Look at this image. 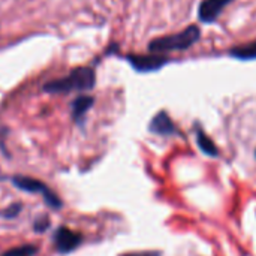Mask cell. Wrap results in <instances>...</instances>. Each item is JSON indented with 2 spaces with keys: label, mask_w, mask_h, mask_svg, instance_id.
<instances>
[{
  "label": "cell",
  "mask_w": 256,
  "mask_h": 256,
  "mask_svg": "<svg viewBox=\"0 0 256 256\" xmlns=\"http://www.w3.org/2000/svg\"><path fill=\"white\" fill-rule=\"evenodd\" d=\"M255 156H256V153H255Z\"/></svg>",
  "instance_id": "15"
},
{
  "label": "cell",
  "mask_w": 256,
  "mask_h": 256,
  "mask_svg": "<svg viewBox=\"0 0 256 256\" xmlns=\"http://www.w3.org/2000/svg\"><path fill=\"white\" fill-rule=\"evenodd\" d=\"M12 184L20 189V190H24V192H28V194H40L45 204L52 208V210H60L62 208V201L60 198L46 186L42 182L36 180V178H30V177H22V176H16L12 178Z\"/></svg>",
  "instance_id": "3"
},
{
  "label": "cell",
  "mask_w": 256,
  "mask_h": 256,
  "mask_svg": "<svg viewBox=\"0 0 256 256\" xmlns=\"http://www.w3.org/2000/svg\"><path fill=\"white\" fill-rule=\"evenodd\" d=\"M94 104V99L92 96H78L72 105H70V110H72V118L76 124H82L84 123V117L87 114V111L93 106Z\"/></svg>",
  "instance_id": "8"
},
{
  "label": "cell",
  "mask_w": 256,
  "mask_h": 256,
  "mask_svg": "<svg viewBox=\"0 0 256 256\" xmlns=\"http://www.w3.org/2000/svg\"><path fill=\"white\" fill-rule=\"evenodd\" d=\"M230 54L236 58H240V60H254V58H256V40L231 50Z\"/></svg>",
  "instance_id": "10"
},
{
  "label": "cell",
  "mask_w": 256,
  "mask_h": 256,
  "mask_svg": "<svg viewBox=\"0 0 256 256\" xmlns=\"http://www.w3.org/2000/svg\"><path fill=\"white\" fill-rule=\"evenodd\" d=\"M126 60L138 72H152V70L160 69L162 66H165L168 63V58L162 57V56H135V54H129V56H126Z\"/></svg>",
  "instance_id": "5"
},
{
  "label": "cell",
  "mask_w": 256,
  "mask_h": 256,
  "mask_svg": "<svg viewBox=\"0 0 256 256\" xmlns=\"http://www.w3.org/2000/svg\"><path fill=\"white\" fill-rule=\"evenodd\" d=\"M200 27L198 26H189L188 28L176 33L168 34L164 38L153 39L148 44L150 52H166V51H183L190 48L194 44L200 40Z\"/></svg>",
  "instance_id": "2"
},
{
  "label": "cell",
  "mask_w": 256,
  "mask_h": 256,
  "mask_svg": "<svg viewBox=\"0 0 256 256\" xmlns=\"http://www.w3.org/2000/svg\"><path fill=\"white\" fill-rule=\"evenodd\" d=\"M54 244H56V249L58 254L64 255V254H69L72 250H75L81 242H82V236L66 228V226H60L56 232H54Z\"/></svg>",
  "instance_id": "4"
},
{
  "label": "cell",
  "mask_w": 256,
  "mask_h": 256,
  "mask_svg": "<svg viewBox=\"0 0 256 256\" xmlns=\"http://www.w3.org/2000/svg\"><path fill=\"white\" fill-rule=\"evenodd\" d=\"M148 129H150V132L160 135V136H171V135L177 134L176 124L172 123V120L170 118V116L165 111H160L154 116Z\"/></svg>",
  "instance_id": "7"
},
{
  "label": "cell",
  "mask_w": 256,
  "mask_h": 256,
  "mask_svg": "<svg viewBox=\"0 0 256 256\" xmlns=\"http://www.w3.org/2000/svg\"><path fill=\"white\" fill-rule=\"evenodd\" d=\"M36 254H38V248L34 244H24L4 252L3 256H34Z\"/></svg>",
  "instance_id": "11"
},
{
  "label": "cell",
  "mask_w": 256,
  "mask_h": 256,
  "mask_svg": "<svg viewBox=\"0 0 256 256\" xmlns=\"http://www.w3.org/2000/svg\"><path fill=\"white\" fill-rule=\"evenodd\" d=\"M196 142H198V147L201 148V152L206 153L207 156H212V158L219 156V150H218L216 144L201 129L196 130Z\"/></svg>",
  "instance_id": "9"
},
{
  "label": "cell",
  "mask_w": 256,
  "mask_h": 256,
  "mask_svg": "<svg viewBox=\"0 0 256 256\" xmlns=\"http://www.w3.org/2000/svg\"><path fill=\"white\" fill-rule=\"evenodd\" d=\"M20 212H21V204H14V206L8 207V210L3 212L2 216H4L6 219H12V218H15Z\"/></svg>",
  "instance_id": "13"
},
{
  "label": "cell",
  "mask_w": 256,
  "mask_h": 256,
  "mask_svg": "<svg viewBox=\"0 0 256 256\" xmlns=\"http://www.w3.org/2000/svg\"><path fill=\"white\" fill-rule=\"evenodd\" d=\"M96 75L92 68H76L69 75L52 80L44 86V92L52 94H64L70 92H87L94 87Z\"/></svg>",
  "instance_id": "1"
},
{
  "label": "cell",
  "mask_w": 256,
  "mask_h": 256,
  "mask_svg": "<svg viewBox=\"0 0 256 256\" xmlns=\"http://www.w3.org/2000/svg\"><path fill=\"white\" fill-rule=\"evenodd\" d=\"M230 3L231 0H202L198 16L202 22H213Z\"/></svg>",
  "instance_id": "6"
},
{
  "label": "cell",
  "mask_w": 256,
  "mask_h": 256,
  "mask_svg": "<svg viewBox=\"0 0 256 256\" xmlns=\"http://www.w3.org/2000/svg\"><path fill=\"white\" fill-rule=\"evenodd\" d=\"M48 226H50V220H48V218H46V216L39 218V219L34 222V225H33V228H34V231H36V232H44Z\"/></svg>",
  "instance_id": "12"
},
{
  "label": "cell",
  "mask_w": 256,
  "mask_h": 256,
  "mask_svg": "<svg viewBox=\"0 0 256 256\" xmlns=\"http://www.w3.org/2000/svg\"><path fill=\"white\" fill-rule=\"evenodd\" d=\"M122 256H160L159 252H138V254H128Z\"/></svg>",
  "instance_id": "14"
}]
</instances>
